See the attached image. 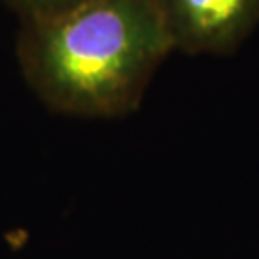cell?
Wrapping results in <instances>:
<instances>
[{"label": "cell", "instance_id": "1", "mask_svg": "<svg viewBox=\"0 0 259 259\" xmlns=\"http://www.w3.org/2000/svg\"><path fill=\"white\" fill-rule=\"evenodd\" d=\"M175 52L156 0H93L19 23L16 58L31 93L54 113L117 119L137 110Z\"/></svg>", "mask_w": 259, "mask_h": 259}, {"label": "cell", "instance_id": "2", "mask_svg": "<svg viewBox=\"0 0 259 259\" xmlns=\"http://www.w3.org/2000/svg\"><path fill=\"white\" fill-rule=\"evenodd\" d=\"M175 52L229 56L259 25V0H156Z\"/></svg>", "mask_w": 259, "mask_h": 259}, {"label": "cell", "instance_id": "3", "mask_svg": "<svg viewBox=\"0 0 259 259\" xmlns=\"http://www.w3.org/2000/svg\"><path fill=\"white\" fill-rule=\"evenodd\" d=\"M93 0H2V4L16 14L19 23L62 16L65 12L81 8Z\"/></svg>", "mask_w": 259, "mask_h": 259}]
</instances>
